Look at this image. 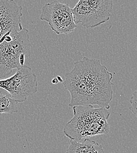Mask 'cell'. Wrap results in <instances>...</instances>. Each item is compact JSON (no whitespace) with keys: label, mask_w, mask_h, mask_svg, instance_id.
<instances>
[{"label":"cell","mask_w":137,"mask_h":153,"mask_svg":"<svg viewBox=\"0 0 137 153\" xmlns=\"http://www.w3.org/2000/svg\"><path fill=\"white\" fill-rule=\"evenodd\" d=\"M113 77L99 59L84 57L75 61L62 83L70 94L69 107L97 105L109 109L113 95Z\"/></svg>","instance_id":"obj_1"},{"label":"cell","mask_w":137,"mask_h":153,"mask_svg":"<svg viewBox=\"0 0 137 153\" xmlns=\"http://www.w3.org/2000/svg\"><path fill=\"white\" fill-rule=\"evenodd\" d=\"M74 116L63 129L64 134L72 140L107 134L110 131L107 120L110 113L104 108L93 105L73 107Z\"/></svg>","instance_id":"obj_2"},{"label":"cell","mask_w":137,"mask_h":153,"mask_svg":"<svg viewBox=\"0 0 137 153\" xmlns=\"http://www.w3.org/2000/svg\"><path fill=\"white\" fill-rule=\"evenodd\" d=\"M29 31L22 28L20 32L10 31L0 39V78L10 76L14 69L21 68V55L31 54Z\"/></svg>","instance_id":"obj_3"},{"label":"cell","mask_w":137,"mask_h":153,"mask_svg":"<svg viewBox=\"0 0 137 153\" xmlns=\"http://www.w3.org/2000/svg\"><path fill=\"white\" fill-rule=\"evenodd\" d=\"M113 8L112 0H79L72 9L75 22L95 28L110 19Z\"/></svg>","instance_id":"obj_4"},{"label":"cell","mask_w":137,"mask_h":153,"mask_svg":"<svg viewBox=\"0 0 137 153\" xmlns=\"http://www.w3.org/2000/svg\"><path fill=\"white\" fill-rule=\"evenodd\" d=\"M38 83L31 67L24 65L12 76L0 79V88L7 91L17 103L25 102L37 93Z\"/></svg>","instance_id":"obj_5"},{"label":"cell","mask_w":137,"mask_h":153,"mask_svg":"<svg viewBox=\"0 0 137 153\" xmlns=\"http://www.w3.org/2000/svg\"><path fill=\"white\" fill-rule=\"evenodd\" d=\"M40 19L46 21L51 30L57 35L68 34L73 32L77 27L72 9L69 4H62L58 1L47 3L43 6Z\"/></svg>","instance_id":"obj_6"},{"label":"cell","mask_w":137,"mask_h":153,"mask_svg":"<svg viewBox=\"0 0 137 153\" xmlns=\"http://www.w3.org/2000/svg\"><path fill=\"white\" fill-rule=\"evenodd\" d=\"M22 7L13 0H0V39L10 31L20 32Z\"/></svg>","instance_id":"obj_7"},{"label":"cell","mask_w":137,"mask_h":153,"mask_svg":"<svg viewBox=\"0 0 137 153\" xmlns=\"http://www.w3.org/2000/svg\"><path fill=\"white\" fill-rule=\"evenodd\" d=\"M65 153H104V152L101 145L95 141L86 138L81 143L71 140L70 146Z\"/></svg>","instance_id":"obj_8"},{"label":"cell","mask_w":137,"mask_h":153,"mask_svg":"<svg viewBox=\"0 0 137 153\" xmlns=\"http://www.w3.org/2000/svg\"><path fill=\"white\" fill-rule=\"evenodd\" d=\"M17 102L9 94H4L0 92V114H12L18 111Z\"/></svg>","instance_id":"obj_9"},{"label":"cell","mask_w":137,"mask_h":153,"mask_svg":"<svg viewBox=\"0 0 137 153\" xmlns=\"http://www.w3.org/2000/svg\"><path fill=\"white\" fill-rule=\"evenodd\" d=\"M130 102L131 104L130 110L137 118V90L133 94V96L130 98Z\"/></svg>","instance_id":"obj_10"},{"label":"cell","mask_w":137,"mask_h":153,"mask_svg":"<svg viewBox=\"0 0 137 153\" xmlns=\"http://www.w3.org/2000/svg\"><path fill=\"white\" fill-rule=\"evenodd\" d=\"M51 82H52V84H54V85L58 84L59 83L58 80V79H57V78H56H56H52V81H51Z\"/></svg>","instance_id":"obj_11"},{"label":"cell","mask_w":137,"mask_h":153,"mask_svg":"<svg viewBox=\"0 0 137 153\" xmlns=\"http://www.w3.org/2000/svg\"><path fill=\"white\" fill-rule=\"evenodd\" d=\"M56 78H57V79H58V80L59 83H63V82L64 80L62 79V78L61 76H58Z\"/></svg>","instance_id":"obj_12"}]
</instances>
